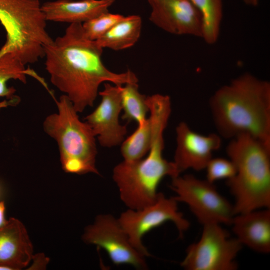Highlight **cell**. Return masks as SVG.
Instances as JSON below:
<instances>
[{"label": "cell", "mask_w": 270, "mask_h": 270, "mask_svg": "<svg viewBox=\"0 0 270 270\" xmlns=\"http://www.w3.org/2000/svg\"><path fill=\"white\" fill-rule=\"evenodd\" d=\"M103 49L84 34L82 24H71L62 36L44 47L45 66L52 84L71 101L78 112L93 106L101 84L138 82L128 70L112 72L103 64Z\"/></svg>", "instance_id": "1"}, {"label": "cell", "mask_w": 270, "mask_h": 270, "mask_svg": "<svg viewBox=\"0 0 270 270\" xmlns=\"http://www.w3.org/2000/svg\"><path fill=\"white\" fill-rule=\"evenodd\" d=\"M209 106L218 134L232 139L248 134L270 146V82L249 72L212 94Z\"/></svg>", "instance_id": "2"}, {"label": "cell", "mask_w": 270, "mask_h": 270, "mask_svg": "<svg viewBox=\"0 0 270 270\" xmlns=\"http://www.w3.org/2000/svg\"><path fill=\"white\" fill-rule=\"evenodd\" d=\"M236 172L226 180L236 214L270 208V146L246 134L230 139L226 148Z\"/></svg>", "instance_id": "3"}, {"label": "cell", "mask_w": 270, "mask_h": 270, "mask_svg": "<svg viewBox=\"0 0 270 270\" xmlns=\"http://www.w3.org/2000/svg\"><path fill=\"white\" fill-rule=\"evenodd\" d=\"M150 126L151 142L147 156L134 162L123 160L113 170L112 178L120 199L130 209H140L154 203L163 178L180 174L174 162L162 156L166 123L156 120L152 122Z\"/></svg>", "instance_id": "4"}, {"label": "cell", "mask_w": 270, "mask_h": 270, "mask_svg": "<svg viewBox=\"0 0 270 270\" xmlns=\"http://www.w3.org/2000/svg\"><path fill=\"white\" fill-rule=\"evenodd\" d=\"M55 102L58 111L46 117L43 128L58 144L62 168L68 173L100 174L96 166L98 150L92 130L80 120L66 96L62 95Z\"/></svg>", "instance_id": "5"}, {"label": "cell", "mask_w": 270, "mask_h": 270, "mask_svg": "<svg viewBox=\"0 0 270 270\" xmlns=\"http://www.w3.org/2000/svg\"><path fill=\"white\" fill-rule=\"evenodd\" d=\"M170 188L178 202L186 204L202 224H231L236 216L234 206L216 190L214 183L192 174L172 178Z\"/></svg>", "instance_id": "6"}, {"label": "cell", "mask_w": 270, "mask_h": 270, "mask_svg": "<svg viewBox=\"0 0 270 270\" xmlns=\"http://www.w3.org/2000/svg\"><path fill=\"white\" fill-rule=\"evenodd\" d=\"M200 240L186 250L180 266L187 270H234L242 245L218 224L202 225Z\"/></svg>", "instance_id": "7"}, {"label": "cell", "mask_w": 270, "mask_h": 270, "mask_svg": "<svg viewBox=\"0 0 270 270\" xmlns=\"http://www.w3.org/2000/svg\"><path fill=\"white\" fill-rule=\"evenodd\" d=\"M178 202L174 197L168 198L159 192L156 200L140 209L128 208L122 212L118 220L132 246L144 256L150 254L142 242L143 236L166 222H172L180 236L190 227L189 222L178 210Z\"/></svg>", "instance_id": "8"}, {"label": "cell", "mask_w": 270, "mask_h": 270, "mask_svg": "<svg viewBox=\"0 0 270 270\" xmlns=\"http://www.w3.org/2000/svg\"><path fill=\"white\" fill-rule=\"evenodd\" d=\"M86 244L104 249L116 265L129 264L138 270L148 269L145 256L131 244L118 219L110 214H99L87 226L82 236Z\"/></svg>", "instance_id": "9"}, {"label": "cell", "mask_w": 270, "mask_h": 270, "mask_svg": "<svg viewBox=\"0 0 270 270\" xmlns=\"http://www.w3.org/2000/svg\"><path fill=\"white\" fill-rule=\"evenodd\" d=\"M119 86L106 82L104 90L98 92L102 98L100 104L85 118L103 147L121 144L128 132L126 126L119 122L122 110Z\"/></svg>", "instance_id": "10"}, {"label": "cell", "mask_w": 270, "mask_h": 270, "mask_svg": "<svg viewBox=\"0 0 270 270\" xmlns=\"http://www.w3.org/2000/svg\"><path fill=\"white\" fill-rule=\"evenodd\" d=\"M150 20L172 34L202 38L201 14L190 0H148Z\"/></svg>", "instance_id": "11"}, {"label": "cell", "mask_w": 270, "mask_h": 270, "mask_svg": "<svg viewBox=\"0 0 270 270\" xmlns=\"http://www.w3.org/2000/svg\"><path fill=\"white\" fill-rule=\"evenodd\" d=\"M176 132V146L173 162L180 174L188 169L196 171L205 169L212 152L222 145L218 134H198L184 122L178 124Z\"/></svg>", "instance_id": "12"}, {"label": "cell", "mask_w": 270, "mask_h": 270, "mask_svg": "<svg viewBox=\"0 0 270 270\" xmlns=\"http://www.w3.org/2000/svg\"><path fill=\"white\" fill-rule=\"evenodd\" d=\"M33 246L23 224L10 218L0 228V270H20L33 257Z\"/></svg>", "instance_id": "13"}, {"label": "cell", "mask_w": 270, "mask_h": 270, "mask_svg": "<svg viewBox=\"0 0 270 270\" xmlns=\"http://www.w3.org/2000/svg\"><path fill=\"white\" fill-rule=\"evenodd\" d=\"M231 225L243 246L262 254L270 252V210H256L236 214Z\"/></svg>", "instance_id": "14"}, {"label": "cell", "mask_w": 270, "mask_h": 270, "mask_svg": "<svg viewBox=\"0 0 270 270\" xmlns=\"http://www.w3.org/2000/svg\"><path fill=\"white\" fill-rule=\"evenodd\" d=\"M115 0H56L42 4L46 21L84 22L108 12Z\"/></svg>", "instance_id": "15"}, {"label": "cell", "mask_w": 270, "mask_h": 270, "mask_svg": "<svg viewBox=\"0 0 270 270\" xmlns=\"http://www.w3.org/2000/svg\"><path fill=\"white\" fill-rule=\"evenodd\" d=\"M34 20L30 0H0V22L6 31L5 42L8 44L25 40L33 30Z\"/></svg>", "instance_id": "16"}, {"label": "cell", "mask_w": 270, "mask_h": 270, "mask_svg": "<svg viewBox=\"0 0 270 270\" xmlns=\"http://www.w3.org/2000/svg\"><path fill=\"white\" fill-rule=\"evenodd\" d=\"M142 26L138 15L124 16L96 41L102 48L120 50L132 46L140 38Z\"/></svg>", "instance_id": "17"}, {"label": "cell", "mask_w": 270, "mask_h": 270, "mask_svg": "<svg viewBox=\"0 0 270 270\" xmlns=\"http://www.w3.org/2000/svg\"><path fill=\"white\" fill-rule=\"evenodd\" d=\"M27 76L35 78L48 89L44 80L33 70L26 68L14 54L7 52L0 56V97L7 100L18 97L15 94L16 89L8 86L7 83L10 80H15L26 84Z\"/></svg>", "instance_id": "18"}, {"label": "cell", "mask_w": 270, "mask_h": 270, "mask_svg": "<svg viewBox=\"0 0 270 270\" xmlns=\"http://www.w3.org/2000/svg\"><path fill=\"white\" fill-rule=\"evenodd\" d=\"M200 12L202 21V38L209 44L216 42L223 14L222 0H190Z\"/></svg>", "instance_id": "19"}, {"label": "cell", "mask_w": 270, "mask_h": 270, "mask_svg": "<svg viewBox=\"0 0 270 270\" xmlns=\"http://www.w3.org/2000/svg\"><path fill=\"white\" fill-rule=\"evenodd\" d=\"M120 86L121 104L124 114L122 118L128 122L136 121L138 124L144 122L149 112L146 96L138 91V82H129Z\"/></svg>", "instance_id": "20"}, {"label": "cell", "mask_w": 270, "mask_h": 270, "mask_svg": "<svg viewBox=\"0 0 270 270\" xmlns=\"http://www.w3.org/2000/svg\"><path fill=\"white\" fill-rule=\"evenodd\" d=\"M151 142V127L149 118L141 124L121 144L120 152L126 162H134L148 154Z\"/></svg>", "instance_id": "21"}, {"label": "cell", "mask_w": 270, "mask_h": 270, "mask_svg": "<svg viewBox=\"0 0 270 270\" xmlns=\"http://www.w3.org/2000/svg\"><path fill=\"white\" fill-rule=\"evenodd\" d=\"M124 17L108 11L104 12L82 24L84 34L88 39L96 41Z\"/></svg>", "instance_id": "22"}, {"label": "cell", "mask_w": 270, "mask_h": 270, "mask_svg": "<svg viewBox=\"0 0 270 270\" xmlns=\"http://www.w3.org/2000/svg\"><path fill=\"white\" fill-rule=\"evenodd\" d=\"M205 169L206 170V180L212 183L222 179L229 180L236 172L233 162L230 159L222 158H212Z\"/></svg>", "instance_id": "23"}, {"label": "cell", "mask_w": 270, "mask_h": 270, "mask_svg": "<svg viewBox=\"0 0 270 270\" xmlns=\"http://www.w3.org/2000/svg\"><path fill=\"white\" fill-rule=\"evenodd\" d=\"M32 260H34V264L32 266V268H33V269H43V268H46V265L47 264L48 259L46 257L42 254H38L36 255H34Z\"/></svg>", "instance_id": "24"}, {"label": "cell", "mask_w": 270, "mask_h": 270, "mask_svg": "<svg viewBox=\"0 0 270 270\" xmlns=\"http://www.w3.org/2000/svg\"><path fill=\"white\" fill-rule=\"evenodd\" d=\"M5 210L4 202V201L0 202V228L3 226L7 222L4 216Z\"/></svg>", "instance_id": "25"}, {"label": "cell", "mask_w": 270, "mask_h": 270, "mask_svg": "<svg viewBox=\"0 0 270 270\" xmlns=\"http://www.w3.org/2000/svg\"><path fill=\"white\" fill-rule=\"evenodd\" d=\"M18 104V102L15 99H5L0 102V110L6 108L8 106H14Z\"/></svg>", "instance_id": "26"}, {"label": "cell", "mask_w": 270, "mask_h": 270, "mask_svg": "<svg viewBox=\"0 0 270 270\" xmlns=\"http://www.w3.org/2000/svg\"><path fill=\"white\" fill-rule=\"evenodd\" d=\"M244 3L248 6H256L258 5L259 0H242Z\"/></svg>", "instance_id": "27"}]
</instances>
